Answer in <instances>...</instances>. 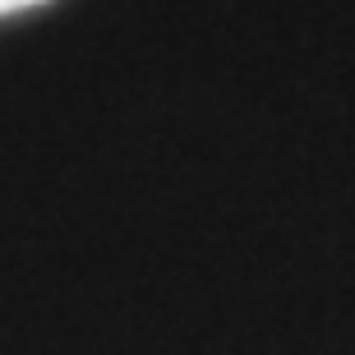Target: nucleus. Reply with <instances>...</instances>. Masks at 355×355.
Here are the masks:
<instances>
[{"label":"nucleus","instance_id":"nucleus-1","mask_svg":"<svg viewBox=\"0 0 355 355\" xmlns=\"http://www.w3.org/2000/svg\"><path fill=\"white\" fill-rule=\"evenodd\" d=\"M42 0H0V14H14V10H33Z\"/></svg>","mask_w":355,"mask_h":355}]
</instances>
